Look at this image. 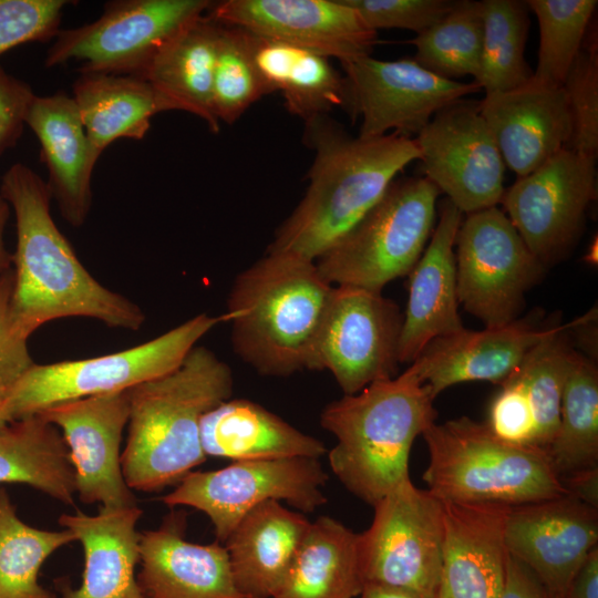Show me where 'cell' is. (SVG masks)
<instances>
[{
  "mask_svg": "<svg viewBox=\"0 0 598 598\" xmlns=\"http://www.w3.org/2000/svg\"><path fill=\"white\" fill-rule=\"evenodd\" d=\"M0 195L16 216L10 313L21 337L28 339L45 322L68 317L93 318L126 330L142 327V309L102 286L78 259L51 216L48 185L33 169L13 164L2 176Z\"/></svg>",
  "mask_w": 598,
  "mask_h": 598,
  "instance_id": "cell-1",
  "label": "cell"
},
{
  "mask_svg": "<svg viewBox=\"0 0 598 598\" xmlns=\"http://www.w3.org/2000/svg\"><path fill=\"white\" fill-rule=\"evenodd\" d=\"M315 150L305 196L277 229L268 252L316 261L381 199L391 183L421 154L414 137L390 133L349 135L326 115L306 122Z\"/></svg>",
  "mask_w": 598,
  "mask_h": 598,
  "instance_id": "cell-2",
  "label": "cell"
},
{
  "mask_svg": "<svg viewBox=\"0 0 598 598\" xmlns=\"http://www.w3.org/2000/svg\"><path fill=\"white\" fill-rule=\"evenodd\" d=\"M233 386L229 365L196 346L174 371L128 389V435L121 456L128 487L157 492L204 463L202 417L230 399Z\"/></svg>",
  "mask_w": 598,
  "mask_h": 598,
  "instance_id": "cell-3",
  "label": "cell"
},
{
  "mask_svg": "<svg viewBox=\"0 0 598 598\" xmlns=\"http://www.w3.org/2000/svg\"><path fill=\"white\" fill-rule=\"evenodd\" d=\"M332 289L316 261L267 251L237 275L228 295L235 353L262 375L311 370Z\"/></svg>",
  "mask_w": 598,
  "mask_h": 598,
  "instance_id": "cell-4",
  "label": "cell"
},
{
  "mask_svg": "<svg viewBox=\"0 0 598 598\" xmlns=\"http://www.w3.org/2000/svg\"><path fill=\"white\" fill-rule=\"evenodd\" d=\"M433 401L406 369L324 406L320 424L337 440L329 465L350 493L374 506L410 478L412 444L437 415Z\"/></svg>",
  "mask_w": 598,
  "mask_h": 598,
  "instance_id": "cell-5",
  "label": "cell"
},
{
  "mask_svg": "<svg viewBox=\"0 0 598 598\" xmlns=\"http://www.w3.org/2000/svg\"><path fill=\"white\" fill-rule=\"evenodd\" d=\"M427 491L442 502L517 506L566 495L546 451L507 443L467 416L424 432Z\"/></svg>",
  "mask_w": 598,
  "mask_h": 598,
  "instance_id": "cell-6",
  "label": "cell"
},
{
  "mask_svg": "<svg viewBox=\"0 0 598 598\" xmlns=\"http://www.w3.org/2000/svg\"><path fill=\"white\" fill-rule=\"evenodd\" d=\"M440 190L425 177L395 178L381 199L316 265L333 286L382 291L410 275L435 227Z\"/></svg>",
  "mask_w": 598,
  "mask_h": 598,
  "instance_id": "cell-7",
  "label": "cell"
},
{
  "mask_svg": "<svg viewBox=\"0 0 598 598\" xmlns=\"http://www.w3.org/2000/svg\"><path fill=\"white\" fill-rule=\"evenodd\" d=\"M226 321L197 315L140 346L90 359L30 367L0 405L9 421L73 400L125 391L178 368L207 332Z\"/></svg>",
  "mask_w": 598,
  "mask_h": 598,
  "instance_id": "cell-8",
  "label": "cell"
},
{
  "mask_svg": "<svg viewBox=\"0 0 598 598\" xmlns=\"http://www.w3.org/2000/svg\"><path fill=\"white\" fill-rule=\"evenodd\" d=\"M208 0H117L101 17L60 30L50 45L47 68L75 60L80 73L140 78L157 53L182 30L207 12Z\"/></svg>",
  "mask_w": 598,
  "mask_h": 598,
  "instance_id": "cell-9",
  "label": "cell"
},
{
  "mask_svg": "<svg viewBox=\"0 0 598 598\" xmlns=\"http://www.w3.org/2000/svg\"><path fill=\"white\" fill-rule=\"evenodd\" d=\"M373 508L370 527L359 534L363 585L384 584L435 598L444 544L443 502L408 478Z\"/></svg>",
  "mask_w": 598,
  "mask_h": 598,
  "instance_id": "cell-10",
  "label": "cell"
},
{
  "mask_svg": "<svg viewBox=\"0 0 598 598\" xmlns=\"http://www.w3.org/2000/svg\"><path fill=\"white\" fill-rule=\"evenodd\" d=\"M328 480L319 458L286 457L236 461L213 471H192L167 495L169 507L189 506L212 522L224 544L239 520L256 506L286 502L300 513H312L327 498Z\"/></svg>",
  "mask_w": 598,
  "mask_h": 598,
  "instance_id": "cell-11",
  "label": "cell"
},
{
  "mask_svg": "<svg viewBox=\"0 0 598 598\" xmlns=\"http://www.w3.org/2000/svg\"><path fill=\"white\" fill-rule=\"evenodd\" d=\"M457 299L486 328L513 322L546 269L497 206L466 215L455 239Z\"/></svg>",
  "mask_w": 598,
  "mask_h": 598,
  "instance_id": "cell-12",
  "label": "cell"
},
{
  "mask_svg": "<svg viewBox=\"0 0 598 598\" xmlns=\"http://www.w3.org/2000/svg\"><path fill=\"white\" fill-rule=\"evenodd\" d=\"M402 322L399 306L381 291L333 286L311 370H328L344 394L395 377Z\"/></svg>",
  "mask_w": 598,
  "mask_h": 598,
  "instance_id": "cell-13",
  "label": "cell"
},
{
  "mask_svg": "<svg viewBox=\"0 0 598 598\" xmlns=\"http://www.w3.org/2000/svg\"><path fill=\"white\" fill-rule=\"evenodd\" d=\"M596 197V158L565 147L517 178L501 203L526 246L547 268L575 247Z\"/></svg>",
  "mask_w": 598,
  "mask_h": 598,
  "instance_id": "cell-14",
  "label": "cell"
},
{
  "mask_svg": "<svg viewBox=\"0 0 598 598\" xmlns=\"http://www.w3.org/2000/svg\"><path fill=\"white\" fill-rule=\"evenodd\" d=\"M344 71L343 106L361 117L359 137L391 133L417 135L441 109L475 93L477 82L443 79L414 59L382 61L363 56L341 64Z\"/></svg>",
  "mask_w": 598,
  "mask_h": 598,
  "instance_id": "cell-15",
  "label": "cell"
},
{
  "mask_svg": "<svg viewBox=\"0 0 598 598\" xmlns=\"http://www.w3.org/2000/svg\"><path fill=\"white\" fill-rule=\"evenodd\" d=\"M414 138L425 178L463 214L502 202L504 161L477 101L441 109Z\"/></svg>",
  "mask_w": 598,
  "mask_h": 598,
  "instance_id": "cell-16",
  "label": "cell"
},
{
  "mask_svg": "<svg viewBox=\"0 0 598 598\" xmlns=\"http://www.w3.org/2000/svg\"><path fill=\"white\" fill-rule=\"evenodd\" d=\"M207 14L224 25L282 41L340 63L371 54V30L344 0H226Z\"/></svg>",
  "mask_w": 598,
  "mask_h": 598,
  "instance_id": "cell-17",
  "label": "cell"
},
{
  "mask_svg": "<svg viewBox=\"0 0 598 598\" xmlns=\"http://www.w3.org/2000/svg\"><path fill=\"white\" fill-rule=\"evenodd\" d=\"M38 414L61 430L81 502L105 508L136 506L121 462L130 415L127 390L60 403Z\"/></svg>",
  "mask_w": 598,
  "mask_h": 598,
  "instance_id": "cell-18",
  "label": "cell"
},
{
  "mask_svg": "<svg viewBox=\"0 0 598 598\" xmlns=\"http://www.w3.org/2000/svg\"><path fill=\"white\" fill-rule=\"evenodd\" d=\"M571 495L509 506L506 553L537 578L547 598H564L568 584L598 542V513Z\"/></svg>",
  "mask_w": 598,
  "mask_h": 598,
  "instance_id": "cell-19",
  "label": "cell"
},
{
  "mask_svg": "<svg viewBox=\"0 0 598 598\" xmlns=\"http://www.w3.org/2000/svg\"><path fill=\"white\" fill-rule=\"evenodd\" d=\"M561 326L542 315H529L499 327L463 328L429 342L408 370L427 386L433 399L463 382L486 381L502 386L528 353Z\"/></svg>",
  "mask_w": 598,
  "mask_h": 598,
  "instance_id": "cell-20",
  "label": "cell"
},
{
  "mask_svg": "<svg viewBox=\"0 0 598 598\" xmlns=\"http://www.w3.org/2000/svg\"><path fill=\"white\" fill-rule=\"evenodd\" d=\"M478 104L504 164L518 178L540 167L570 141L571 118L563 85L530 78L519 87L485 93Z\"/></svg>",
  "mask_w": 598,
  "mask_h": 598,
  "instance_id": "cell-21",
  "label": "cell"
},
{
  "mask_svg": "<svg viewBox=\"0 0 598 598\" xmlns=\"http://www.w3.org/2000/svg\"><path fill=\"white\" fill-rule=\"evenodd\" d=\"M185 526L183 514H171L158 528L140 533L143 598H241L225 546L188 542Z\"/></svg>",
  "mask_w": 598,
  "mask_h": 598,
  "instance_id": "cell-22",
  "label": "cell"
},
{
  "mask_svg": "<svg viewBox=\"0 0 598 598\" xmlns=\"http://www.w3.org/2000/svg\"><path fill=\"white\" fill-rule=\"evenodd\" d=\"M463 213L447 198L431 238L410 272L399 341V363L411 364L433 339L464 328L458 313L455 239Z\"/></svg>",
  "mask_w": 598,
  "mask_h": 598,
  "instance_id": "cell-23",
  "label": "cell"
},
{
  "mask_svg": "<svg viewBox=\"0 0 598 598\" xmlns=\"http://www.w3.org/2000/svg\"><path fill=\"white\" fill-rule=\"evenodd\" d=\"M508 507L443 502L444 544L435 598H502Z\"/></svg>",
  "mask_w": 598,
  "mask_h": 598,
  "instance_id": "cell-24",
  "label": "cell"
},
{
  "mask_svg": "<svg viewBox=\"0 0 598 598\" xmlns=\"http://www.w3.org/2000/svg\"><path fill=\"white\" fill-rule=\"evenodd\" d=\"M24 123L37 136L48 169V188L62 217L81 227L92 204L91 179L96 158L72 96L62 91L34 95Z\"/></svg>",
  "mask_w": 598,
  "mask_h": 598,
  "instance_id": "cell-25",
  "label": "cell"
},
{
  "mask_svg": "<svg viewBox=\"0 0 598 598\" xmlns=\"http://www.w3.org/2000/svg\"><path fill=\"white\" fill-rule=\"evenodd\" d=\"M143 511L136 506L100 507L96 515L63 514L59 524L81 543L84 554L78 588L63 585L61 598H143L136 578Z\"/></svg>",
  "mask_w": 598,
  "mask_h": 598,
  "instance_id": "cell-26",
  "label": "cell"
},
{
  "mask_svg": "<svg viewBox=\"0 0 598 598\" xmlns=\"http://www.w3.org/2000/svg\"><path fill=\"white\" fill-rule=\"evenodd\" d=\"M310 520L280 502L248 512L224 542L241 598H272L282 584Z\"/></svg>",
  "mask_w": 598,
  "mask_h": 598,
  "instance_id": "cell-27",
  "label": "cell"
},
{
  "mask_svg": "<svg viewBox=\"0 0 598 598\" xmlns=\"http://www.w3.org/2000/svg\"><path fill=\"white\" fill-rule=\"evenodd\" d=\"M206 456L236 461L286 457L319 458L324 444L248 399H228L200 421Z\"/></svg>",
  "mask_w": 598,
  "mask_h": 598,
  "instance_id": "cell-28",
  "label": "cell"
},
{
  "mask_svg": "<svg viewBox=\"0 0 598 598\" xmlns=\"http://www.w3.org/2000/svg\"><path fill=\"white\" fill-rule=\"evenodd\" d=\"M72 97L96 159L118 138L142 140L155 114L174 111L150 82L133 75L80 73Z\"/></svg>",
  "mask_w": 598,
  "mask_h": 598,
  "instance_id": "cell-29",
  "label": "cell"
},
{
  "mask_svg": "<svg viewBox=\"0 0 598 598\" xmlns=\"http://www.w3.org/2000/svg\"><path fill=\"white\" fill-rule=\"evenodd\" d=\"M220 23L203 14L153 59L141 79L150 82L173 106L200 117L218 133L213 83Z\"/></svg>",
  "mask_w": 598,
  "mask_h": 598,
  "instance_id": "cell-30",
  "label": "cell"
},
{
  "mask_svg": "<svg viewBox=\"0 0 598 598\" xmlns=\"http://www.w3.org/2000/svg\"><path fill=\"white\" fill-rule=\"evenodd\" d=\"M362 587L359 534L332 517L320 516L310 522L272 598H353Z\"/></svg>",
  "mask_w": 598,
  "mask_h": 598,
  "instance_id": "cell-31",
  "label": "cell"
},
{
  "mask_svg": "<svg viewBox=\"0 0 598 598\" xmlns=\"http://www.w3.org/2000/svg\"><path fill=\"white\" fill-rule=\"evenodd\" d=\"M29 485L73 505L75 472L59 429L41 414L0 425V484Z\"/></svg>",
  "mask_w": 598,
  "mask_h": 598,
  "instance_id": "cell-32",
  "label": "cell"
},
{
  "mask_svg": "<svg viewBox=\"0 0 598 598\" xmlns=\"http://www.w3.org/2000/svg\"><path fill=\"white\" fill-rule=\"evenodd\" d=\"M254 59L270 93L280 91L287 110L305 122L343 106L344 81L330 59L254 34Z\"/></svg>",
  "mask_w": 598,
  "mask_h": 598,
  "instance_id": "cell-33",
  "label": "cell"
},
{
  "mask_svg": "<svg viewBox=\"0 0 598 598\" xmlns=\"http://www.w3.org/2000/svg\"><path fill=\"white\" fill-rule=\"evenodd\" d=\"M546 453L560 478L598 467V369L578 351L570 362L558 427Z\"/></svg>",
  "mask_w": 598,
  "mask_h": 598,
  "instance_id": "cell-34",
  "label": "cell"
},
{
  "mask_svg": "<svg viewBox=\"0 0 598 598\" xmlns=\"http://www.w3.org/2000/svg\"><path fill=\"white\" fill-rule=\"evenodd\" d=\"M73 540L65 528L48 530L25 524L0 487V598H58L40 584V569L55 550Z\"/></svg>",
  "mask_w": 598,
  "mask_h": 598,
  "instance_id": "cell-35",
  "label": "cell"
},
{
  "mask_svg": "<svg viewBox=\"0 0 598 598\" xmlns=\"http://www.w3.org/2000/svg\"><path fill=\"white\" fill-rule=\"evenodd\" d=\"M526 1L484 0L481 74L485 93L503 92L527 83L533 71L525 60L529 29Z\"/></svg>",
  "mask_w": 598,
  "mask_h": 598,
  "instance_id": "cell-36",
  "label": "cell"
},
{
  "mask_svg": "<svg viewBox=\"0 0 598 598\" xmlns=\"http://www.w3.org/2000/svg\"><path fill=\"white\" fill-rule=\"evenodd\" d=\"M414 60L427 71L451 81L481 74L483 45L482 1L458 0L440 21L409 41Z\"/></svg>",
  "mask_w": 598,
  "mask_h": 598,
  "instance_id": "cell-37",
  "label": "cell"
},
{
  "mask_svg": "<svg viewBox=\"0 0 598 598\" xmlns=\"http://www.w3.org/2000/svg\"><path fill=\"white\" fill-rule=\"evenodd\" d=\"M571 323L542 340L516 371L534 417L532 445L546 451L559 423L561 398L575 349L569 339Z\"/></svg>",
  "mask_w": 598,
  "mask_h": 598,
  "instance_id": "cell-38",
  "label": "cell"
},
{
  "mask_svg": "<svg viewBox=\"0 0 598 598\" xmlns=\"http://www.w3.org/2000/svg\"><path fill=\"white\" fill-rule=\"evenodd\" d=\"M539 29L536 69L532 79L561 86L578 55L597 7L596 0H528Z\"/></svg>",
  "mask_w": 598,
  "mask_h": 598,
  "instance_id": "cell-39",
  "label": "cell"
},
{
  "mask_svg": "<svg viewBox=\"0 0 598 598\" xmlns=\"http://www.w3.org/2000/svg\"><path fill=\"white\" fill-rule=\"evenodd\" d=\"M269 93L255 63L254 34L220 24L213 83V107L218 122L233 124Z\"/></svg>",
  "mask_w": 598,
  "mask_h": 598,
  "instance_id": "cell-40",
  "label": "cell"
},
{
  "mask_svg": "<svg viewBox=\"0 0 598 598\" xmlns=\"http://www.w3.org/2000/svg\"><path fill=\"white\" fill-rule=\"evenodd\" d=\"M571 118L567 145L597 158L598 153V47L594 33L582 44L563 83Z\"/></svg>",
  "mask_w": 598,
  "mask_h": 598,
  "instance_id": "cell-41",
  "label": "cell"
},
{
  "mask_svg": "<svg viewBox=\"0 0 598 598\" xmlns=\"http://www.w3.org/2000/svg\"><path fill=\"white\" fill-rule=\"evenodd\" d=\"M65 0H0V55L29 42L54 39Z\"/></svg>",
  "mask_w": 598,
  "mask_h": 598,
  "instance_id": "cell-42",
  "label": "cell"
},
{
  "mask_svg": "<svg viewBox=\"0 0 598 598\" xmlns=\"http://www.w3.org/2000/svg\"><path fill=\"white\" fill-rule=\"evenodd\" d=\"M373 31L405 29L422 33L453 8L451 0H344Z\"/></svg>",
  "mask_w": 598,
  "mask_h": 598,
  "instance_id": "cell-43",
  "label": "cell"
},
{
  "mask_svg": "<svg viewBox=\"0 0 598 598\" xmlns=\"http://www.w3.org/2000/svg\"><path fill=\"white\" fill-rule=\"evenodd\" d=\"M489 406L487 426L498 439L515 445H532L534 417L524 384L515 372Z\"/></svg>",
  "mask_w": 598,
  "mask_h": 598,
  "instance_id": "cell-44",
  "label": "cell"
},
{
  "mask_svg": "<svg viewBox=\"0 0 598 598\" xmlns=\"http://www.w3.org/2000/svg\"><path fill=\"white\" fill-rule=\"evenodd\" d=\"M13 269L0 274V386L9 390L34 364L27 341L14 329L10 313Z\"/></svg>",
  "mask_w": 598,
  "mask_h": 598,
  "instance_id": "cell-45",
  "label": "cell"
},
{
  "mask_svg": "<svg viewBox=\"0 0 598 598\" xmlns=\"http://www.w3.org/2000/svg\"><path fill=\"white\" fill-rule=\"evenodd\" d=\"M34 95L28 83L0 65V154L13 147L21 137L25 113Z\"/></svg>",
  "mask_w": 598,
  "mask_h": 598,
  "instance_id": "cell-46",
  "label": "cell"
},
{
  "mask_svg": "<svg viewBox=\"0 0 598 598\" xmlns=\"http://www.w3.org/2000/svg\"><path fill=\"white\" fill-rule=\"evenodd\" d=\"M502 598H547L530 570L507 553Z\"/></svg>",
  "mask_w": 598,
  "mask_h": 598,
  "instance_id": "cell-47",
  "label": "cell"
},
{
  "mask_svg": "<svg viewBox=\"0 0 598 598\" xmlns=\"http://www.w3.org/2000/svg\"><path fill=\"white\" fill-rule=\"evenodd\" d=\"M564 598H598V548H592L571 577Z\"/></svg>",
  "mask_w": 598,
  "mask_h": 598,
  "instance_id": "cell-48",
  "label": "cell"
},
{
  "mask_svg": "<svg viewBox=\"0 0 598 598\" xmlns=\"http://www.w3.org/2000/svg\"><path fill=\"white\" fill-rule=\"evenodd\" d=\"M560 480L568 495L598 507V467L578 471Z\"/></svg>",
  "mask_w": 598,
  "mask_h": 598,
  "instance_id": "cell-49",
  "label": "cell"
},
{
  "mask_svg": "<svg viewBox=\"0 0 598 598\" xmlns=\"http://www.w3.org/2000/svg\"><path fill=\"white\" fill-rule=\"evenodd\" d=\"M359 596L360 598H422L408 589L375 582H365Z\"/></svg>",
  "mask_w": 598,
  "mask_h": 598,
  "instance_id": "cell-50",
  "label": "cell"
},
{
  "mask_svg": "<svg viewBox=\"0 0 598 598\" xmlns=\"http://www.w3.org/2000/svg\"><path fill=\"white\" fill-rule=\"evenodd\" d=\"M10 216V205L0 195V274L10 269L12 262V255L6 247L4 243V229Z\"/></svg>",
  "mask_w": 598,
  "mask_h": 598,
  "instance_id": "cell-51",
  "label": "cell"
},
{
  "mask_svg": "<svg viewBox=\"0 0 598 598\" xmlns=\"http://www.w3.org/2000/svg\"><path fill=\"white\" fill-rule=\"evenodd\" d=\"M10 422L9 419L7 417V415L4 414V412L2 411L1 406H0V425L2 424H6Z\"/></svg>",
  "mask_w": 598,
  "mask_h": 598,
  "instance_id": "cell-52",
  "label": "cell"
},
{
  "mask_svg": "<svg viewBox=\"0 0 598 598\" xmlns=\"http://www.w3.org/2000/svg\"><path fill=\"white\" fill-rule=\"evenodd\" d=\"M8 390L0 386V405L2 404L4 398H6V394H7Z\"/></svg>",
  "mask_w": 598,
  "mask_h": 598,
  "instance_id": "cell-53",
  "label": "cell"
}]
</instances>
